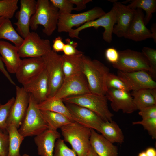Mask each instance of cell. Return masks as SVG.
I'll return each mask as SVG.
<instances>
[{
  "label": "cell",
  "mask_w": 156,
  "mask_h": 156,
  "mask_svg": "<svg viewBox=\"0 0 156 156\" xmlns=\"http://www.w3.org/2000/svg\"><path fill=\"white\" fill-rule=\"evenodd\" d=\"M82 71L86 79L90 92L105 95L107 90L106 80L110 72L109 68L99 60H92L83 55Z\"/></svg>",
  "instance_id": "cell-1"
},
{
  "label": "cell",
  "mask_w": 156,
  "mask_h": 156,
  "mask_svg": "<svg viewBox=\"0 0 156 156\" xmlns=\"http://www.w3.org/2000/svg\"><path fill=\"white\" fill-rule=\"evenodd\" d=\"M59 17L58 10L49 0H38L35 12L32 17L30 27L36 30L39 25L43 27V32L47 36L52 35L57 29Z\"/></svg>",
  "instance_id": "cell-2"
},
{
  "label": "cell",
  "mask_w": 156,
  "mask_h": 156,
  "mask_svg": "<svg viewBox=\"0 0 156 156\" xmlns=\"http://www.w3.org/2000/svg\"><path fill=\"white\" fill-rule=\"evenodd\" d=\"M64 141L69 143L77 156H86L91 147V129L73 122L60 128Z\"/></svg>",
  "instance_id": "cell-3"
},
{
  "label": "cell",
  "mask_w": 156,
  "mask_h": 156,
  "mask_svg": "<svg viewBox=\"0 0 156 156\" xmlns=\"http://www.w3.org/2000/svg\"><path fill=\"white\" fill-rule=\"evenodd\" d=\"M65 103L76 104L86 108L98 115L104 121H111L114 115L109 110L105 95L91 92L62 99Z\"/></svg>",
  "instance_id": "cell-4"
},
{
  "label": "cell",
  "mask_w": 156,
  "mask_h": 156,
  "mask_svg": "<svg viewBox=\"0 0 156 156\" xmlns=\"http://www.w3.org/2000/svg\"><path fill=\"white\" fill-rule=\"evenodd\" d=\"M29 94L27 109L18 131L24 137L36 136L49 129L48 126L43 118L40 110L38 108V103L32 95Z\"/></svg>",
  "instance_id": "cell-5"
},
{
  "label": "cell",
  "mask_w": 156,
  "mask_h": 156,
  "mask_svg": "<svg viewBox=\"0 0 156 156\" xmlns=\"http://www.w3.org/2000/svg\"><path fill=\"white\" fill-rule=\"evenodd\" d=\"M44 60L49 82L48 98L53 97L64 79L61 55L52 50L42 57Z\"/></svg>",
  "instance_id": "cell-6"
},
{
  "label": "cell",
  "mask_w": 156,
  "mask_h": 156,
  "mask_svg": "<svg viewBox=\"0 0 156 156\" xmlns=\"http://www.w3.org/2000/svg\"><path fill=\"white\" fill-rule=\"evenodd\" d=\"M105 13L101 8L99 7L76 14L59 13L57 31L59 33H68L73 27H78L87 22L99 18Z\"/></svg>",
  "instance_id": "cell-7"
},
{
  "label": "cell",
  "mask_w": 156,
  "mask_h": 156,
  "mask_svg": "<svg viewBox=\"0 0 156 156\" xmlns=\"http://www.w3.org/2000/svg\"><path fill=\"white\" fill-rule=\"evenodd\" d=\"M119 58L113 67L118 70L130 72L144 70L150 74L151 69L148 60L142 52L127 49L119 51Z\"/></svg>",
  "instance_id": "cell-8"
},
{
  "label": "cell",
  "mask_w": 156,
  "mask_h": 156,
  "mask_svg": "<svg viewBox=\"0 0 156 156\" xmlns=\"http://www.w3.org/2000/svg\"><path fill=\"white\" fill-rule=\"evenodd\" d=\"M116 21V12L113 5L111 10L99 18L87 22L76 29H72L68 32L72 38L79 39V34L82 30L90 27L97 29L102 27L104 29L103 38L105 42L110 43L112 40V34L114 26Z\"/></svg>",
  "instance_id": "cell-9"
},
{
  "label": "cell",
  "mask_w": 156,
  "mask_h": 156,
  "mask_svg": "<svg viewBox=\"0 0 156 156\" xmlns=\"http://www.w3.org/2000/svg\"><path fill=\"white\" fill-rule=\"evenodd\" d=\"M18 49L22 58L42 57L52 50L50 41L35 32H30Z\"/></svg>",
  "instance_id": "cell-10"
},
{
  "label": "cell",
  "mask_w": 156,
  "mask_h": 156,
  "mask_svg": "<svg viewBox=\"0 0 156 156\" xmlns=\"http://www.w3.org/2000/svg\"><path fill=\"white\" fill-rule=\"evenodd\" d=\"M90 92L87 80L82 73L65 78L55 94L50 98L62 100L71 96Z\"/></svg>",
  "instance_id": "cell-11"
},
{
  "label": "cell",
  "mask_w": 156,
  "mask_h": 156,
  "mask_svg": "<svg viewBox=\"0 0 156 156\" xmlns=\"http://www.w3.org/2000/svg\"><path fill=\"white\" fill-rule=\"evenodd\" d=\"M65 104L74 121L100 133V126L104 121L98 115L83 107L73 103Z\"/></svg>",
  "instance_id": "cell-12"
},
{
  "label": "cell",
  "mask_w": 156,
  "mask_h": 156,
  "mask_svg": "<svg viewBox=\"0 0 156 156\" xmlns=\"http://www.w3.org/2000/svg\"><path fill=\"white\" fill-rule=\"evenodd\" d=\"M16 97L7 120V126L15 125L18 129L24 119L28 106L29 94L23 87L16 86Z\"/></svg>",
  "instance_id": "cell-13"
},
{
  "label": "cell",
  "mask_w": 156,
  "mask_h": 156,
  "mask_svg": "<svg viewBox=\"0 0 156 156\" xmlns=\"http://www.w3.org/2000/svg\"><path fill=\"white\" fill-rule=\"evenodd\" d=\"M130 90L156 88V82L148 72L140 70L127 72L118 70L117 75Z\"/></svg>",
  "instance_id": "cell-14"
},
{
  "label": "cell",
  "mask_w": 156,
  "mask_h": 156,
  "mask_svg": "<svg viewBox=\"0 0 156 156\" xmlns=\"http://www.w3.org/2000/svg\"><path fill=\"white\" fill-rule=\"evenodd\" d=\"M45 68L42 57L24 59L22 60L15 73L16 79L19 83L23 85L36 78Z\"/></svg>",
  "instance_id": "cell-15"
},
{
  "label": "cell",
  "mask_w": 156,
  "mask_h": 156,
  "mask_svg": "<svg viewBox=\"0 0 156 156\" xmlns=\"http://www.w3.org/2000/svg\"><path fill=\"white\" fill-rule=\"evenodd\" d=\"M105 96L111 102L112 108L115 112L121 110L124 113L130 114L137 110L129 92L109 88Z\"/></svg>",
  "instance_id": "cell-16"
},
{
  "label": "cell",
  "mask_w": 156,
  "mask_h": 156,
  "mask_svg": "<svg viewBox=\"0 0 156 156\" xmlns=\"http://www.w3.org/2000/svg\"><path fill=\"white\" fill-rule=\"evenodd\" d=\"M20 4V8L16 15L17 21L14 24L17 32L24 39L30 32V22L36 10L37 1L21 0Z\"/></svg>",
  "instance_id": "cell-17"
},
{
  "label": "cell",
  "mask_w": 156,
  "mask_h": 156,
  "mask_svg": "<svg viewBox=\"0 0 156 156\" xmlns=\"http://www.w3.org/2000/svg\"><path fill=\"white\" fill-rule=\"evenodd\" d=\"M113 5L116 10V21L113 33L118 37H124L135 16L136 9L116 1Z\"/></svg>",
  "instance_id": "cell-18"
},
{
  "label": "cell",
  "mask_w": 156,
  "mask_h": 156,
  "mask_svg": "<svg viewBox=\"0 0 156 156\" xmlns=\"http://www.w3.org/2000/svg\"><path fill=\"white\" fill-rule=\"evenodd\" d=\"M23 86L25 91L31 94L38 103L47 99L49 86L45 68L36 78Z\"/></svg>",
  "instance_id": "cell-19"
},
{
  "label": "cell",
  "mask_w": 156,
  "mask_h": 156,
  "mask_svg": "<svg viewBox=\"0 0 156 156\" xmlns=\"http://www.w3.org/2000/svg\"><path fill=\"white\" fill-rule=\"evenodd\" d=\"M144 20L142 10L136 9L135 16L124 37L136 42L152 38L151 31L146 27Z\"/></svg>",
  "instance_id": "cell-20"
},
{
  "label": "cell",
  "mask_w": 156,
  "mask_h": 156,
  "mask_svg": "<svg viewBox=\"0 0 156 156\" xmlns=\"http://www.w3.org/2000/svg\"><path fill=\"white\" fill-rule=\"evenodd\" d=\"M0 55L8 73L15 74L22 60L18 48L7 41L0 40Z\"/></svg>",
  "instance_id": "cell-21"
},
{
  "label": "cell",
  "mask_w": 156,
  "mask_h": 156,
  "mask_svg": "<svg viewBox=\"0 0 156 156\" xmlns=\"http://www.w3.org/2000/svg\"><path fill=\"white\" fill-rule=\"evenodd\" d=\"M57 131L48 129L34 138L37 147L38 154L40 156H53L56 141L60 137Z\"/></svg>",
  "instance_id": "cell-22"
},
{
  "label": "cell",
  "mask_w": 156,
  "mask_h": 156,
  "mask_svg": "<svg viewBox=\"0 0 156 156\" xmlns=\"http://www.w3.org/2000/svg\"><path fill=\"white\" fill-rule=\"evenodd\" d=\"M90 141L91 146L99 156H118L117 147L92 129Z\"/></svg>",
  "instance_id": "cell-23"
},
{
  "label": "cell",
  "mask_w": 156,
  "mask_h": 156,
  "mask_svg": "<svg viewBox=\"0 0 156 156\" xmlns=\"http://www.w3.org/2000/svg\"><path fill=\"white\" fill-rule=\"evenodd\" d=\"M83 53L71 56L61 55V62L64 79L82 73Z\"/></svg>",
  "instance_id": "cell-24"
},
{
  "label": "cell",
  "mask_w": 156,
  "mask_h": 156,
  "mask_svg": "<svg viewBox=\"0 0 156 156\" xmlns=\"http://www.w3.org/2000/svg\"><path fill=\"white\" fill-rule=\"evenodd\" d=\"M100 133L108 141L113 144L122 143L124 137L118 124L113 120L104 121L100 126Z\"/></svg>",
  "instance_id": "cell-25"
},
{
  "label": "cell",
  "mask_w": 156,
  "mask_h": 156,
  "mask_svg": "<svg viewBox=\"0 0 156 156\" xmlns=\"http://www.w3.org/2000/svg\"><path fill=\"white\" fill-rule=\"evenodd\" d=\"M151 89L133 91L131 95L137 110L156 105V99L153 95Z\"/></svg>",
  "instance_id": "cell-26"
},
{
  "label": "cell",
  "mask_w": 156,
  "mask_h": 156,
  "mask_svg": "<svg viewBox=\"0 0 156 156\" xmlns=\"http://www.w3.org/2000/svg\"><path fill=\"white\" fill-rule=\"evenodd\" d=\"M0 39L8 40L18 48L24 40V38L14 29L10 19L8 18H5L0 24Z\"/></svg>",
  "instance_id": "cell-27"
},
{
  "label": "cell",
  "mask_w": 156,
  "mask_h": 156,
  "mask_svg": "<svg viewBox=\"0 0 156 156\" xmlns=\"http://www.w3.org/2000/svg\"><path fill=\"white\" fill-rule=\"evenodd\" d=\"M37 107L40 110L49 111L61 114L74 121L62 99L48 98L38 103Z\"/></svg>",
  "instance_id": "cell-28"
},
{
  "label": "cell",
  "mask_w": 156,
  "mask_h": 156,
  "mask_svg": "<svg viewBox=\"0 0 156 156\" xmlns=\"http://www.w3.org/2000/svg\"><path fill=\"white\" fill-rule=\"evenodd\" d=\"M7 129L9 136L8 152L7 156H21L20 148L24 137L18 131L14 124L7 126Z\"/></svg>",
  "instance_id": "cell-29"
},
{
  "label": "cell",
  "mask_w": 156,
  "mask_h": 156,
  "mask_svg": "<svg viewBox=\"0 0 156 156\" xmlns=\"http://www.w3.org/2000/svg\"><path fill=\"white\" fill-rule=\"evenodd\" d=\"M40 110L48 126V129L57 131L58 129L73 122L61 114L49 111Z\"/></svg>",
  "instance_id": "cell-30"
},
{
  "label": "cell",
  "mask_w": 156,
  "mask_h": 156,
  "mask_svg": "<svg viewBox=\"0 0 156 156\" xmlns=\"http://www.w3.org/2000/svg\"><path fill=\"white\" fill-rule=\"evenodd\" d=\"M130 8L136 9L137 8L143 10L146 13L144 16V23L147 25L151 20L152 14L156 10L155 0H133L128 5Z\"/></svg>",
  "instance_id": "cell-31"
},
{
  "label": "cell",
  "mask_w": 156,
  "mask_h": 156,
  "mask_svg": "<svg viewBox=\"0 0 156 156\" xmlns=\"http://www.w3.org/2000/svg\"><path fill=\"white\" fill-rule=\"evenodd\" d=\"M18 0H0V17L10 19L18 8Z\"/></svg>",
  "instance_id": "cell-32"
},
{
  "label": "cell",
  "mask_w": 156,
  "mask_h": 156,
  "mask_svg": "<svg viewBox=\"0 0 156 156\" xmlns=\"http://www.w3.org/2000/svg\"><path fill=\"white\" fill-rule=\"evenodd\" d=\"M107 88H112L129 92L130 90L124 82L117 75L109 72L106 80Z\"/></svg>",
  "instance_id": "cell-33"
},
{
  "label": "cell",
  "mask_w": 156,
  "mask_h": 156,
  "mask_svg": "<svg viewBox=\"0 0 156 156\" xmlns=\"http://www.w3.org/2000/svg\"><path fill=\"white\" fill-rule=\"evenodd\" d=\"M53 156H77L75 152L66 144L63 139H58L55 142Z\"/></svg>",
  "instance_id": "cell-34"
},
{
  "label": "cell",
  "mask_w": 156,
  "mask_h": 156,
  "mask_svg": "<svg viewBox=\"0 0 156 156\" xmlns=\"http://www.w3.org/2000/svg\"><path fill=\"white\" fill-rule=\"evenodd\" d=\"M15 98L12 97L4 104L0 103V128L7 129V120Z\"/></svg>",
  "instance_id": "cell-35"
},
{
  "label": "cell",
  "mask_w": 156,
  "mask_h": 156,
  "mask_svg": "<svg viewBox=\"0 0 156 156\" xmlns=\"http://www.w3.org/2000/svg\"><path fill=\"white\" fill-rule=\"evenodd\" d=\"M142 52L146 57L151 69V75L156 77V50L147 47H144Z\"/></svg>",
  "instance_id": "cell-36"
},
{
  "label": "cell",
  "mask_w": 156,
  "mask_h": 156,
  "mask_svg": "<svg viewBox=\"0 0 156 156\" xmlns=\"http://www.w3.org/2000/svg\"><path fill=\"white\" fill-rule=\"evenodd\" d=\"M132 124L142 125L152 139H156V118L142 119L141 121L133 122Z\"/></svg>",
  "instance_id": "cell-37"
},
{
  "label": "cell",
  "mask_w": 156,
  "mask_h": 156,
  "mask_svg": "<svg viewBox=\"0 0 156 156\" xmlns=\"http://www.w3.org/2000/svg\"><path fill=\"white\" fill-rule=\"evenodd\" d=\"M52 4L59 10V13L71 14L74 10V5L69 0H50Z\"/></svg>",
  "instance_id": "cell-38"
},
{
  "label": "cell",
  "mask_w": 156,
  "mask_h": 156,
  "mask_svg": "<svg viewBox=\"0 0 156 156\" xmlns=\"http://www.w3.org/2000/svg\"><path fill=\"white\" fill-rule=\"evenodd\" d=\"M9 141V134L7 129L0 128V155L1 156H7Z\"/></svg>",
  "instance_id": "cell-39"
},
{
  "label": "cell",
  "mask_w": 156,
  "mask_h": 156,
  "mask_svg": "<svg viewBox=\"0 0 156 156\" xmlns=\"http://www.w3.org/2000/svg\"><path fill=\"white\" fill-rule=\"evenodd\" d=\"M65 41L66 44H65L62 51L64 55L71 56L83 53L77 49L78 46L77 42L71 40L69 38L66 39Z\"/></svg>",
  "instance_id": "cell-40"
},
{
  "label": "cell",
  "mask_w": 156,
  "mask_h": 156,
  "mask_svg": "<svg viewBox=\"0 0 156 156\" xmlns=\"http://www.w3.org/2000/svg\"><path fill=\"white\" fill-rule=\"evenodd\" d=\"M138 114L141 116L142 119L156 118V105L140 110Z\"/></svg>",
  "instance_id": "cell-41"
},
{
  "label": "cell",
  "mask_w": 156,
  "mask_h": 156,
  "mask_svg": "<svg viewBox=\"0 0 156 156\" xmlns=\"http://www.w3.org/2000/svg\"><path fill=\"white\" fill-rule=\"evenodd\" d=\"M105 56L106 60L112 64L117 62L119 58V53L114 47H109L105 51Z\"/></svg>",
  "instance_id": "cell-42"
},
{
  "label": "cell",
  "mask_w": 156,
  "mask_h": 156,
  "mask_svg": "<svg viewBox=\"0 0 156 156\" xmlns=\"http://www.w3.org/2000/svg\"><path fill=\"white\" fill-rule=\"evenodd\" d=\"M65 44L63 41L62 38L58 36L53 41L52 50L57 53L62 51Z\"/></svg>",
  "instance_id": "cell-43"
},
{
  "label": "cell",
  "mask_w": 156,
  "mask_h": 156,
  "mask_svg": "<svg viewBox=\"0 0 156 156\" xmlns=\"http://www.w3.org/2000/svg\"><path fill=\"white\" fill-rule=\"evenodd\" d=\"M69 1L76 6L74 7V10L79 11L85 9L86 5L92 1V0H69Z\"/></svg>",
  "instance_id": "cell-44"
},
{
  "label": "cell",
  "mask_w": 156,
  "mask_h": 156,
  "mask_svg": "<svg viewBox=\"0 0 156 156\" xmlns=\"http://www.w3.org/2000/svg\"><path fill=\"white\" fill-rule=\"evenodd\" d=\"M5 18L3 17H0V24L3 21ZM0 71L4 75L10 82L13 85H15V83L12 79L11 77L9 74L8 72L5 69L4 64L1 60L0 55Z\"/></svg>",
  "instance_id": "cell-45"
},
{
  "label": "cell",
  "mask_w": 156,
  "mask_h": 156,
  "mask_svg": "<svg viewBox=\"0 0 156 156\" xmlns=\"http://www.w3.org/2000/svg\"><path fill=\"white\" fill-rule=\"evenodd\" d=\"M145 151L147 156H156V150L153 147H148Z\"/></svg>",
  "instance_id": "cell-46"
},
{
  "label": "cell",
  "mask_w": 156,
  "mask_h": 156,
  "mask_svg": "<svg viewBox=\"0 0 156 156\" xmlns=\"http://www.w3.org/2000/svg\"><path fill=\"white\" fill-rule=\"evenodd\" d=\"M151 33L152 38L153 39L154 42H156V24H153L150 30Z\"/></svg>",
  "instance_id": "cell-47"
},
{
  "label": "cell",
  "mask_w": 156,
  "mask_h": 156,
  "mask_svg": "<svg viewBox=\"0 0 156 156\" xmlns=\"http://www.w3.org/2000/svg\"><path fill=\"white\" fill-rule=\"evenodd\" d=\"M86 156H99L91 146Z\"/></svg>",
  "instance_id": "cell-48"
},
{
  "label": "cell",
  "mask_w": 156,
  "mask_h": 156,
  "mask_svg": "<svg viewBox=\"0 0 156 156\" xmlns=\"http://www.w3.org/2000/svg\"><path fill=\"white\" fill-rule=\"evenodd\" d=\"M138 156H147L145 151H142L139 153Z\"/></svg>",
  "instance_id": "cell-49"
},
{
  "label": "cell",
  "mask_w": 156,
  "mask_h": 156,
  "mask_svg": "<svg viewBox=\"0 0 156 156\" xmlns=\"http://www.w3.org/2000/svg\"><path fill=\"white\" fill-rule=\"evenodd\" d=\"M22 156H29V155L26 154H25Z\"/></svg>",
  "instance_id": "cell-50"
},
{
  "label": "cell",
  "mask_w": 156,
  "mask_h": 156,
  "mask_svg": "<svg viewBox=\"0 0 156 156\" xmlns=\"http://www.w3.org/2000/svg\"><path fill=\"white\" fill-rule=\"evenodd\" d=\"M0 156H1V155H0Z\"/></svg>",
  "instance_id": "cell-51"
},
{
  "label": "cell",
  "mask_w": 156,
  "mask_h": 156,
  "mask_svg": "<svg viewBox=\"0 0 156 156\" xmlns=\"http://www.w3.org/2000/svg\"></svg>",
  "instance_id": "cell-52"
}]
</instances>
